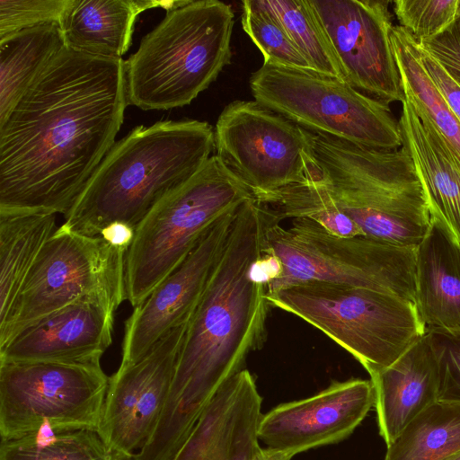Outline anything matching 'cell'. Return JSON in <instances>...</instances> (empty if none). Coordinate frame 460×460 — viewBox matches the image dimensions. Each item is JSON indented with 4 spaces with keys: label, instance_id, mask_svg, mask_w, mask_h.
<instances>
[{
    "label": "cell",
    "instance_id": "6da1fadb",
    "mask_svg": "<svg viewBox=\"0 0 460 460\" xmlns=\"http://www.w3.org/2000/svg\"><path fill=\"white\" fill-rule=\"evenodd\" d=\"M127 105L125 60L65 47L0 123V210L66 216Z\"/></svg>",
    "mask_w": 460,
    "mask_h": 460
},
{
    "label": "cell",
    "instance_id": "7a4b0ae2",
    "mask_svg": "<svg viewBox=\"0 0 460 460\" xmlns=\"http://www.w3.org/2000/svg\"><path fill=\"white\" fill-rule=\"evenodd\" d=\"M276 212L255 199L236 211L221 257L191 313L157 426L132 460H173L219 388L266 339L267 286L251 276Z\"/></svg>",
    "mask_w": 460,
    "mask_h": 460
},
{
    "label": "cell",
    "instance_id": "3957f363",
    "mask_svg": "<svg viewBox=\"0 0 460 460\" xmlns=\"http://www.w3.org/2000/svg\"><path fill=\"white\" fill-rule=\"evenodd\" d=\"M215 150L210 124L197 119L137 126L103 157L63 225L100 235L113 222L136 229L165 196L197 173Z\"/></svg>",
    "mask_w": 460,
    "mask_h": 460
},
{
    "label": "cell",
    "instance_id": "277c9868",
    "mask_svg": "<svg viewBox=\"0 0 460 460\" xmlns=\"http://www.w3.org/2000/svg\"><path fill=\"white\" fill-rule=\"evenodd\" d=\"M306 134L324 187L363 234L416 249L431 215L407 149H373L323 134Z\"/></svg>",
    "mask_w": 460,
    "mask_h": 460
},
{
    "label": "cell",
    "instance_id": "5b68a950",
    "mask_svg": "<svg viewBox=\"0 0 460 460\" xmlns=\"http://www.w3.org/2000/svg\"><path fill=\"white\" fill-rule=\"evenodd\" d=\"M232 7L188 0L168 11L125 60L128 104L144 111L190 104L230 63Z\"/></svg>",
    "mask_w": 460,
    "mask_h": 460
},
{
    "label": "cell",
    "instance_id": "8992f818",
    "mask_svg": "<svg viewBox=\"0 0 460 460\" xmlns=\"http://www.w3.org/2000/svg\"><path fill=\"white\" fill-rule=\"evenodd\" d=\"M266 296L271 308L323 332L368 375L394 363L427 332L413 302L371 289L306 281Z\"/></svg>",
    "mask_w": 460,
    "mask_h": 460
},
{
    "label": "cell",
    "instance_id": "52a82bcc",
    "mask_svg": "<svg viewBox=\"0 0 460 460\" xmlns=\"http://www.w3.org/2000/svg\"><path fill=\"white\" fill-rule=\"evenodd\" d=\"M255 199L214 155L137 226L126 255V296L134 307L190 254L221 217Z\"/></svg>",
    "mask_w": 460,
    "mask_h": 460
},
{
    "label": "cell",
    "instance_id": "ba28073f",
    "mask_svg": "<svg viewBox=\"0 0 460 460\" xmlns=\"http://www.w3.org/2000/svg\"><path fill=\"white\" fill-rule=\"evenodd\" d=\"M273 221L265 247L283 265L282 275L266 295L306 281L343 284L394 295L415 304V249L366 235L341 237L307 218H294L288 228Z\"/></svg>",
    "mask_w": 460,
    "mask_h": 460
},
{
    "label": "cell",
    "instance_id": "9c48e42d",
    "mask_svg": "<svg viewBox=\"0 0 460 460\" xmlns=\"http://www.w3.org/2000/svg\"><path fill=\"white\" fill-rule=\"evenodd\" d=\"M254 101L300 128L373 149L402 146L388 103L346 81L315 71L263 63L249 80Z\"/></svg>",
    "mask_w": 460,
    "mask_h": 460
},
{
    "label": "cell",
    "instance_id": "30bf717a",
    "mask_svg": "<svg viewBox=\"0 0 460 460\" xmlns=\"http://www.w3.org/2000/svg\"><path fill=\"white\" fill-rule=\"evenodd\" d=\"M101 360L0 361V435L98 432L109 385Z\"/></svg>",
    "mask_w": 460,
    "mask_h": 460
},
{
    "label": "cell",
    "instance_id": "8fae6325",
    "mask_svg": "<svg viewBox=\"0 0 460 460\" xmlns=\"http://www.w3.org/2000/svg\"><path fill=\"white\" fill-rule=\"evenodd\" d=\"M127 252L101 235L81 234L63 224L57 227L0 323V347L37 320L78 301L101 300L118 309L127 299Z\"/></svg>",
    "mask_w": 460,
    "mask_h": 460
},
{
    "label": "cell",
    "instance_id": "7c38bea8",
    "mask_svg": "<svg viewBox=\"0 0 460 460\" xmlns=\"http://www.w3.org/2000/svg\"><path fill=\"white\" fill-rule=\"evenodd\" d=\"M216 155L255 199L301 182L314 164L306 130L256 101H234L214 129Z\"/></svg>",
    "mask_w": 460,
    "mask_h": 460
},
{
    "label": "cell",
    "instance_id": "4fadbf2b",
    "mask_svg": "<svg viewBox=\"0 0 460 460\" xmlns=\"http://www.w3.org/2000/svg\"><path fill=\"white\" fill-rule=\"evenodd\" d=\"M342 68L345 80L381 102H404L391 42L385 0H307Z\"/></svg>",
    "mask_w": 460,
    "mask_h": 460
},
{
    "label": "cell",
    "instance_id": "5bb4252c",
    "mask_svg": "<svg viewBox=\"0 0 460 460\" xmlns=\"http://www.w3.org/2000/svg\"><path fill=\"white\" fill-rule=\"evenodd\" d=\"M187 323L168 332L136 362L120 364L109 377L98 433L128 460L147 442L163 414Z\"/></svg>",
    "mask_w": 460,
    "mask_h": 460
},
{
    "label": "cell",
    "instance_id": "9a60e30c",
    "mask_svg": "<svg viewBox=\"0 0 460 460\" xmlns=\"http://www.w3.org/2000/svg\"><path fill=\"white\" fill-rule=\"evenodd\" d=\"M237 209L218 218L185 260L134 307L124 324L120 364L136 362L189 320L221 257Z\"/></svg>",
    "mask_w": 460,
    "mask_h": 460
},
{
    "label": "cell",
    "instance_id": "2e32d148",
    "mask_svg": "<svg viewBox=\"0 0 460 460\" xmlns=\"http://www.w3.org/2000/svg\"><path fill=\"white\" fill-rule=\"evenodd\" d=\"M374 404L370 379L333 381L308 398L279 404L262 414L259 439L293 456L336 444L352 434Z\"/></svg>",
    "mask_w": 460,
    "mask_h": 460
},
{
    "label": "cell",
    "instance_id": "e0dca14e",
    "mask_svg": "<svg viewBox=\"0 0 460 460\" xmlns=\"http://www.w3.org/2000/svg\"><path fill=\"white\" fill-rule=\"evenodd\" d=\"M116 308L82 300L28 325L0 347V361L101 360L112 342Z\"/></svg>",
    "mask_w": 460,
    "mask_h": 460
},
{
    "label": "cell",
    "instance_id": "ac0fdd59",
    "mask_svg": "<svg viewBox=\"0 0 460 460\" xmlns=\"http://www.w3.org/2000/svg\"><path fill=\"white\" fill-rule=\"evenodd\" d=\"M261 402L243 368L212 397L173 460H255Z\"/></svg>",
    "mask_w": 460,
    "mask_h": 460
},
{
    "label": "cell",
    "instance_id": "d6986e66",
    "mask_svg": "<svg viewBox=\"0 0 460 460\" xmlns=\"http://www.w3.org/2000/svg\"><path fill=\"white\" fill-rule=\"evenodd\" d=\"M379 435L386 447L438 401L439 376L427 334L389 367L369 374Z\"/></svg>",
    "mask_w": 460,
    "mask_h": 460
},
{
    "label": "cell",
    "instance_id": "ffe728a7",
    "mask_svg": "<svg viewBox=\"0 0 460 460\" xmlns=\"http://www.w3.org/2000/svg\"><path fill=\"white\" fill-rule=\"evenodd\" d=\"M415 306L427 328L460 332V243L438 219L415 249Z\"/></svg>",
    "mask_w": 460,
    "mask_h": 460
},
{
    "label": "cell",
    "instance_id": "44dd1931",
    "mask_svg": "<svg viewBox=\"0 0 460 460\" xmlns=\"http://www.w3.org/2000/svg\"><path fill=\"white\" fill-rule=\"evenodd\" d=\"M188 0H71L59 25L66 47L94 57L122 59L137 16L148 9L171 11Z\"/></svg>",
    "mask_w": 460,
    "mask_h": 460
},
{
    "label": "cell",
    "instance_id": "7402d4cb",
    "mask_svg": "<svg viewBox=\"0 0 460 460\" xmlns=\"http://www.w3.org/2000/svg\"><path fill=\"white\" fill-rule=\"evenodd\" d=\"M399 119L402 146L409 152L423 185L430 215L460 243V171L447 147L405 98Z\"/></svg>",
    "mask_w": 460,
    "mask_h": 460
},
{
    "label": "cell",
    "instance_id": "603a6c76",
    "mask_svg": "<svg viewBox=\"0 0 460 460\" xmlns=\"http://www.w3.org/2000/svg\"><path fill=\"white\" fill-rule=\"evenodd\" d=\"M57 214L0 210V323L8 317L47 241Z\"/></svg>",
    "mask_w": 460,
    "mask_h": 460
},
{
    "label": "cell",
    "instance_id": "cb8c5ba5",
    "mask_svg": "<svg viewBox=\"0 0 460 460\" xmlns=\"http://www.w3.org/2000/svg\"><path fill=\"white\" fill-rule=\"evenodd\" d=\"M65 47L59 23L26 29L0 40V123Z\"/></svg>",
    "mask_w": 460,
    "mask_h": 460
},
{
    "label": "cell",
    "instance_id": "d4e9b609",
    "mask_svg": "<svg viewBox=\"0 0 460 460\" xmlns=\"http://www.w3.org/2000/svg\"><path fill=\"white\" fill-rule=\"evenodd\" d=\"M390 37L405 98L433 126L460 171V120L423 67L418 41L400 25L392 27Z\"/></svg>",
    "mask_w": 460,
    "mask_h": 460
},
{
    "label": "cell",
    "instance_id": "484cf974",
    "mask_svg": "<svg viewBox=\"0 0 460 460\" xmlns=\"http://www.w3.org/2000/svg\"><path fill=\"white\" fill-rule=\"evenodd\" d=\"M460 453V403L438 401L387 446L384 460H447Z\"/></svg>",
    "mask_w": 460,
    "mask_h": 460
},
{
    "label": "cell",
    "instance_id": "4316f807",
    "mask_svg": "<svg viewBox=\"0 0 460 460\" xmlns=\"http://www.w3.org/2000/svg\"><path fill=\"white\" fill-rule=\"evenodd\" d=\"M0 460H128L111 450L97 431H40L1 439Z\"/></svg>",
    "mask_w": 460,
    "mask_h": 460
},
{
    "label": "cell",
    "instance_id": "83f0119b",
    "mask_svg": "<svg viewBox=\"0 0 460 460\" xmlns=\"http://www.w3.org/2000/svg\"><path fill=\"white\" fill-rule=\"evenodd\" d=\"M257 2L278 18L314 71L346 81L335 53L307 0Z\"/></svg>",
    "mask_w": 460,
    "mask_h": 460
},
{
    "label": "cell",
    "instance_id": "f1b7e54d",
    "mask_svg": "<svg viewBox=\"0 0 460 460\" xmlns=\"http://www.w3.org/2000/svg\"><path fill=\"white\" fill-rule=\"evenodd\" d=\"M242 4L243 29L263 55V63L314 71L275 15L257 0Z\"/></svg>",
    "mask_w": 460,
    "mask_h": 460
},
{
    "label": "cell",
    "instance_id": "f546056e",
    "mask_svg": "<svg viewBox=\"0 0 460 460\" xmlns=\"http://www.w3.org/2000/svg\"><path fill=\"white\" fill-rule=\"evenodd\" d=\"M458 0H396L394 11L399 25L417 40L431 39L456 18Z\"/></svg>",
    "mask_w": 460,
    "mask_h": 460
},
{
    "label": "cell",
    "instance_id": "4dcf8cb0",
    "mask_svg": "<svg viewBox=\"0 0 460 460\" xmlns=\"http://www.w3.org/2000/svg\"><path fill=\"white\" fill-rule=\"evenodd\" d=\"M71 0H0V40L30 28L59 23Z\"/></svg>",
    "mask_w": 460,
    "mask_h": 460
},
{
    "label": "cell",
    "instance_id": "1f68e13d",
    "mask_svg": "<svg viewBox=\"0 0 460 460\" xmlns=\"http://www.w3.org/2000/svg\"><path fill=\"white\" fill-rule=\"evenodd\" d=\"M439 376L438 401L460 403V332L427 328Z\"/></svg>",
    "mask_w": 460,
    "mask_h": 460
},
{
    "label": "cell",
    "instance_id": "d6a6232c",
    "mask_svg": "<svg viewBox=\"0 0 460 460\" xmlns=\"http://www.w3.org/2000/svg\"><path fill=\"white\" fill-rule=\"evenodd\" d=\"M418 43L460 86V17L438 35Z\"/></svg>",
    "mask_w": 460,
    "mask_h": 460
},
{
    "label": "cell",
    "instance_id": "836d02e7",
    "mask_svg": "<svg viewBox=\"0 0 460 460\" xmlns=\"http://www.w3.org/2000/svg\"><path fill=\"white\" fill-rule=\"evenodd\" d=\"M418 52L420 62L429 76L460 120V86L427 51L420 47L419 43Z\"/></svg>",
    "mask_w": 460,
    "mask_h": 460
},
{
    "label": "cell",
    "instance_id": "e575fe53",
    "mask_svg": "<svg viewBox=\"0 0 460 460\" xmlns=\"http://www.w3.org/2000/svg\"><path fill=\"white\" fill-rule=\"evenodd\" d=\"M135 228L122 222H113L104 227L100 235L110 244L128 250L135 237Z\"/></svg>",
    "mask_w": 460,
    "mask_h": 460
},
{
    "label": "cell",
    "instance_id": "d590c367",
    "mask_svg": "<svg viewBox=\"0 0 460 460\" xmlns=\"http://www.w3.org/2000/svg\"><path fill=\"white\" fill-rule=\"evenodd\" d=\"M293 456L270 447H260L255 460H291Z\"/></svg>",
    "mask_w": 460,
    "mask_h": 460
},
{
    "label": "cell",
    "instance_id": "8d00e7d4",
    "mask_svg": "<svg viewBox=\"0 0 460 460\" xmlns=\"http://www.w3.org/2000/svg\"><path fill=\"white\" fill-rule=\"evenodd\" d=\"M447 460H460V453L447 458Z\"/></svg>",
    "mask_w": 460,
    "mask_h": 460
},
{
    "label": "cell",
    "instance_id": "74e56055",
    "mask_svg": "<svg viewBox=\"0 0 460 460\" xmlns=\"http://www.w3.org/2000/svg\"><path fill=\"white\" fill-rule=\"evenodd\" d=\"M456 17H460V0H458V4H457Z\"/></svg>",
    "mask_w": 460,
    "mask_h": 460
}]
</instances>
